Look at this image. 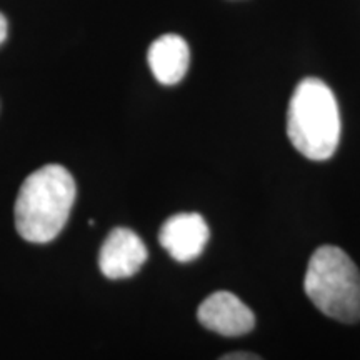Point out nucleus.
Wrapping results in <instances>:
<instances>
[{"label": "nucleus", "instance_id": "obj_6", "mask_svg": "<svg viewBox=\"0 0 360 360\" xmlns=\"http://www.w3.org/2000/svg\"><path fill=\"white\" fill-rule=\"evenodd\" d=\"M209 225L200 214H175L160 227L159 242L177 262H192L209 242Z\"/></svg>", "mask_w": 360, "mask_h": 360}, {"label": "nucleus", "instance_id": "obj_5", "mask_svg": "<svg viewBox=\"0 0 360 360\" xmlns=\"http://www.w3.org/2000/svg\"><path fill=\"white\" fill-rule=\"evenodd\" d=\"M147 257L142 238L130 229L117 227L103 240L98 252V267L107 278L120 281L135 276Z\"/></svg>", "mask_w": 360, "mask_h": 360}, {"label": "nucleus", "instance_id": "obj_8", "mask_svg": "<svg viewBox=\"0 0 360 360\" xmlns=\"http://www.w3.org/2000/svg\"><path fill=\"white\" fill-rule=\"evenodd\" d=\"M220 360H262L259 355L255 354H249V352H233V354H227L224 357H220Z\"/></svg>", "mask_w": 360, "mask_h": 360}, {"label": "nucleus", "instance_id": "obj_4", "mask_svg": "<svg viewBox=\"0 0 360 360\" xmlns=\"http://www.w3.org/2000/svg\"><path fill=\"white\" fill-rule=\"evenodd\" d=\"M197 319L207 330L224 337H240L255 327V315L232 292H214L199 305Z\"/></svg>", "mask_w": 360, "mask_h": 360}, {"label": "nucleus", "instance_id": "obj_1", "mask_svg": "<svg viewBox=\"0 0 360 360\" xmlns=\"http://www.w3.org/2000/svg\"><path fill=\"white\" fill-rule=\"evenodd\" d=\"M75 180L62 165H45L24 180L15 202V227L32 244H47L69 220L75 202Z\"/></svg>", "mask_w": 360, "mask_h": 360}, {"label": "nucleus", "instance_id": "obj_9", "mask_svg": "<svg viewBox=\"0 0 360 360\" xmlns=\"http://www.w3.org/2000/svg\"><path fill=\"white\" fill-rule=\"evenodd\" d=\"M6 37H7V20H6V17L0 13V44L6 40Z\"/></svg>", "mask_w": 360, "mask_h": 360}, {"label": "nucleus", "instance_id": "obj_2", "mask_svg": "<svg viewBox=\"0 0 360 360\" xmlns=\"http://www.w3.org/2000/svg\"><path fill=\"white\" fill-rule=\"evenodd\" d=\"M292 146L310 160H327L340 142V112L330 87L307 77L297 85L287 112Z\"/></svg>", "mask_w": 360, "mask_h": 360}, {"label": "nucleus", "instance_id": "obj_7", "mask_svg": "<svg viewBox=\"0 0 360 360\" xmlns=\"http://www.w3.org/2000/svg\"><path fill=\"white\" fill-rule=\"evenodd\" d=\"M147 58L157 82L162 85H175L187 74L191 51L180 35L167 34L154 40L148 49Z\"/></svg>", "mask_w": 360, "mask_h": 360}, {"label": "nucleus", "instance_id": "obj_3", "mask_svg": "<svg viewBox=\"0 0 360 360\" xmlns=\"http://www.w3.org/2000/svg\"><path fill=\"white\" fill-rule=\"evenodd\" d=\"M304 289L327 317L344 323L360 321V270L339 247L323 245L314 252Z\"/></svg>", "mask_w": 360, "mask_h": 360}]
</instances>
